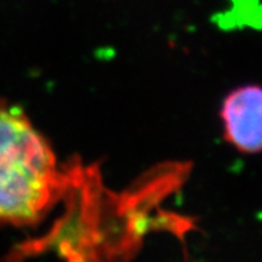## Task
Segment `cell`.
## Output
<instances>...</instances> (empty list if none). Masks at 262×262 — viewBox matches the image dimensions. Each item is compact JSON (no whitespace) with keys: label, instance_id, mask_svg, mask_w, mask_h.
Wrapping results in <instances>:
<instances>
[{"label":"cell","instance_id":"2","mask_svg":"<svg viewBox=\"0 0 262 262\" xmlns=\"http://www.w3.org/2000/svg\"><path fill=\"white\" fill-rule=\"evenodd\" d=\"M224 137L245 154L262 152V87L246 84L234 89L221 107Z\"/></svg>","mask_w":262,"mask_h":262},{"label":"cell","instance_id":"1","mask_svg":"<svg viewBox=\"0 0 262 262\" xmlns=\"http://www.w3.org/2000/svg\"><path fill=\"white\" fill-rule=\"evenodd\" d=\"M60 190L55 154L19 107L0 104V224H38Z\"/></svg>","mask_w":262,"mask_h":262}]
</instances>
